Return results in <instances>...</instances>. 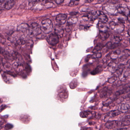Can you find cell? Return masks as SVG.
I'll return each mask as SVG.
<instances>
[{
	"label": "cell",
	"instance_id": "cell-1",
	"mask_svg": "<svg viewBox=\"0 0 130 130\" xmlns=\"http://www.w3.org/2000/svg\"><path fill=\"white\" fill-rule=\"evenodd\" d=\"M130 124V122L127 121H109L106 123L105 126L106 128L109 129H112L118 127L128 125Z\"/></svg>",
	"mask_w": 130,
	"mask_h": 130
},
{
	"label": "cell",
	"instance_id": "cell-2",
	"mask_svg": "<svg viewBox=\"0 0 130 130\" xmlns=\"http://www.w3.org/2000/svg\"><path fill=\"white\" fill-rule=\"evenodd\" d=\"M41 28L42 31L45 34H49L52 31L53 25L52 22L49 19L44 20L42 22Z\"/></svg>",
	"mask_w": 130,
	"mask_h": 130
},
{
	"label": "cell",
	"instance_id": "cell-3",
	"mask_svg": "<svg viewBox=\"0 0 130 130\" xmlns=\"http://www.w3.org/2000/svg\"><path fill=\"white\" fill-rule=\"evenodd\" d=\"M27 32L28 35L31 36H38L41 34V26L36 23H32Z\"/></svg>",
	"mask_w": 130,
	"mask_h": 130
},
{
	"label": "cell",
	"instance_id": "cell-4",
	"mask_svg": "<svg viewBox=\"0 0 130 130\" xmlns=\"http://www.w3.org/2000/svg\"><path fill=\"white\" fill-rule=\"evenodd\" d=\"M109 25L111 29L117 33H121L124 29V26L122 23L111 22L110 23Z\"/></svg>",
	"mask_w": 130,
	"mask_h": 130
},
{
	"label": "cell",
	"instance_id": "cell-5",
	"mask_svg": "<svg viewBox=\"0 0 130 130\" xmlns=\"http://www.w3.org/2000/svg\"><path fill=\"white\" fill-rule=\"evenodd\" d=\"M14 1H0V9H10L14 6Z\"/></svg>",
	"mask_w": 130,
	"mask_h": 130
},
{
	"label": "cell",
	"instance_id": "cell-6",
	"mask_svg": "<svg viewBox=\"0 0 130 130\" xmlns=\"http://www.w3.org/2000/svg\"><path fill=\"white\" fill-rule=\"evenodd\" d=\"M47 41L50 44L55 45L59 42V37L55 33H52L49 35L47 39Z\"/></svg>",
	"mask_w": 130,
	"mask_h": 130
},
{
	"label": "cell",
	"instance_id": "cell-7",
	"mask_svg": "<svg viewBox=\"0 0 130 130\" xmlns=\"http://www.w3.org/2000/svg\"><path fill=\"white\" fill-rule=\"evenodd\" d=\"M96 115V112L92 111H84L81 112L80 116L81 118L91 119L95 118Z\"/></svg>",
	"mask_w": 130,
	"mask_h": 130
},
{
	"label": "cell",
	"instance_id": "cell-8",
	"mask_svg": "<svg viewBox=\"0 0 130 130\" xmlns=\"http://www.w3.org/2000/svg\"><path fill=\"white\" fill-rule=\"evenodd\" d=\"M99 17V12H93L87 13L85 15L84 17L87 18V19L90 21H94V20L98 19Z\"/></svg>",
	"mask_w": 130,
	"mask_h": 130
},
{
	"label": "cell",
	"instance_id": "cell-9",
	"mask_svg": "<svg viewBox=\"0 0 130 130\" xmlns=\"http://www.w3.org/2000/svg\"><path fill=\"white\" fill-rule=\"evenodd\" d=\"M67 15L64 14H60L57 16L56 20L57 22L60 25H63L66 23L67 19Z\"/></svg>",
	"mask_w": 130,
	"mask_h": 130
},
{
	"label": "cell",
	"instance_id": "cell-10",
	"mask_svg": "<svg viewBox=\"0 0 130 130\" xmlns=\"http://www.w3.org/2000/svg\"><path fill=\"white\" fill-rule=\"evenodd\" d=\"M121 113L122 112L119 110H112L106 114L105 116V120L106 118L109 119L110 118L115 117Z\"/></svg>",
	"mask_w": 130,
	"mask_h": 130
},
{
	"label": "cell",
	"instance_id": "cell-11",
	"mask_svg": "<svg viewBox=\"0 0 130 130\" xmlns=\"http://www.w3.org/2000/svg\"><path fill=\"white\" fill-rule=\"evenodd\" d=\"M130 74V68L129 67L128 68L127 70L123 71L120 76H119V79L121 81H124L127 79Z\"/></svg>",
	"mask_w": 130,
	"mask_h": 130
},
{
	"label": "cell",
	"instance_id": "cell-12",
	"mask_svg": "<svg viewBox=\"0 0 130 130\" xmlns=\"http://www.w3.org/2000/svg\"><path fill=\"white\" fill-rule=\"evenodd\" d=\"M55 32V34L58 36V37L62 38L63 35L64 31L62 27L60 25H56L54 28Z\"/></svg>",
	"mask_w": 130,
	"mask_h": 130
},
{
	"label": "cell",
	"instance_id": "cell-13",
	"mask_svg": "<svg viewBox=\"0 0 130 130\" xmlns=\"http://www.w3.org/2000/svg\"><path fill=\"white\" fill-rule=\"evenodd\" d=\"M98 18L100 23L106 24L108 20V17L103 12H99Z\"/></svg>",
	"mask_w": 130,
	"mask_h": 130
},
{
	"label": "cell",
	"instance_id": "cell-14",
	"mask_svg": "<svg viewBox=\"0 0 130 130\" xmlns=\"http://www.w3.org/2000/svg\"><path fill=\"white\" fill-rule=\"evenodd\" d=\"M29 26L27 23H23L17 27L18 31L25 32H27L29 28Z\"/></svg>",
	"mask_w": 130,
	"mask_h": 130
},
{
	"label": "cell",
	"instance_id": "cell-15",
	"mask_svg": "<svg viewBox=\"0 0 130 130\" xmlns=\"http://www.w3.org/2000/svg\"><path fill=\"white\" fill-rule=\"evenodd\" d=\"M58 97L61 101L66 100L68 97V92L66 90H63L58 93Z\"/></svg>",
	"mask_w": 130,
	"mask_h": 130
},
{
	"label": "cell",
	"instance_id": "cell-16",
	"mask_svg": "<svg viewBox=\"0 0 130 130\" xmlns=\"http://www.w3.org/2000/svg\"><path fill=\"white\" fill-rule=\"evenodd\" d=\"M111 94V91L108 88H105L103 90L100 94V97L101 98H106L109 96Z\"/></svg>",
	"mask_w": 130,
	"mask_h": 130
},
{
	"label": "cell",
	"instance_id": "cell-17",
	"mask_svg": "<svg viewBox=\"0 0 130 130\" xmlns=\"http://www.w3.org/2000/svg\"><path fill=\"white\" fill-rule=\"evenodd\" d=\"M108 69L111 73H115L118 69V66L116 63L111 62L108 64Z\"/></svg>",
	"mask_w": 130,
	"mask_h": 130
},
{
	"label": "cell",
	"instance_id": "cell-18",
	"mask_svg": "<svg viewBox=\"0 0 130 130\" xmlns=\"http://www.w3.org/2000/svg\"><path fill=\"white\" fill-rule=\"evenodd\" d=\"M13 67L15 70L18 72H21L24 70L23 65L19 62H15L13 63Z\"/></svg>",
	"mask_w": 130,
	"mask_h": 130
},
{
	"label": "cell",
	"instance_id": "cell-19",
	"mask_svg": "<svg viewBox=\"0 0 130 130\" xmlns=\"http://www.w3.org/2000/svg\"><path fill=\"white\" fill-rule=\"evenodd\" d=\"M130 90V86H125L124 88L121 90H119L117 91L115 93L116 96H119L120 95H122V94H124V93H127L129 92Z\"/></svg>",
	"mask_w": 130,
	"mask_h": 130
},
{
	"label": "cell",
	"instance_id": "cell-20",
	"mask_svg": "<svg viewBox=\"0 0 130 130\" xmlns=\"http://www.w3.org/2000/svg\"><path fill=\"white\" fill-rule=\"evenodd\" d=\"M130 108V106L129 104H127V103H123L120 106L119 108V111L121 112H127V111L129 110Z\"/></svg>",
	"mask_w": 130,
	"mask_h": 130
},
{
	"label": "cell",
	"instance_id": "cell-21",
	"mask_svg": "<svg viewBox=\"0 0 130 130\" xmlns=\"http://www.w3.org/2000/svg\"><path fill=\"white\" fill-rule=\"evenodd\" d=\"M99 28L100 32H108L109 29L108 27L106 25V24L101 23L100 22L99 24Z\"/></svg>",
	"mask_w": 130,
	"mask_h": 130
},
{
	"label": "cell",
	"instance_id": "cell-22",
	"mask_svg": "<svg viewBox=\"0 0 130 130\" xmlns=\"http://www.w3.org/2000/svg\"><path fill=\"white\" fill-rule=\"evenodd\" d=\"M121 54V51L119 50H116L112 52L110 55V57L112 60L117 59L119 55Z\"/></svg>",
	"mask_w": 130,
	"mask_h": 130
},
{
	"label": "cell",
	"instance_id": "cell-23",
	"mask_svg": "<svg viewBox=\"0 0 130 130\" xmlns=\"http://www.w3.org/2000/svg\"><path fill=\"white\" fill-rule=\"evenodd\" d=\"M118 11L121 14H123L124 16H127V17L129 15V11H127V9L124 7H120L118 9Z\"/></svg>",
	"mask_w": 130,
	"mask_h": 130
},
{
	"label": "cell",
	"instance_id": "cell-24",
	"mask_svg": "<svg viewBox=\"0 0 130 130\" xmlns=\"http://www.w3.org/2000/svg\"><path fill=\"white\" fill-rule=\"evenodd\" d=\"M100 38L102 40L105 41L109 37V34L108 32H100Z\"/></svg>",
	"mask_w": 130,
	"mask_h": 130
},
{
	"label": "cell",
	"instance_id": "cell-25",
	"mask_svg": "<svg viewBox=\"0 0 130 130\" xmlns=\"http://www.w3.org/2000/svg\"><path fill=\"white\" fill-rule=\"evenodd\" d=\"M77 21V19L76 17H70L68 20V24L71 25L76 23Z\"/></svg>",
	"mask_w": 130,
	"mask_h": 130
},
{
	"label": "cell",
	"instance_id": "cell-26",
	"mask_svg": "<svg viewBox=\"0 0 130 130\" xmlns=\"http://www.w3.org/2000/svg\"><path fill=\"white\" fill-rule=\"evenodd\" d=\"M102 68L101 66H99L96 68V69L94 71L91 73L92 75H95L99 73L100 72H102Z\"/></svg>",
	"mask_w": 130,
	"mask_h": 130
},
{
	"label": "cell",
	"instance_id": "cell-27",
	"mask_svg": "<svg viewBox=\"0 0 130 130\" xmlns=\"http://www.w3.org/2000/svg\"><path fill=\"white\" fill-rule=\"evenodd\" d=\"M118 44H113L111 42H108L106 44V46L109 49H113L118 47Z\"/></svg>",
	"mask_w": 130,
	"mask_h": 130
},
{
	"label": "cell",
	"instance_id": "cell-28",
	"mask_svg": "<svg viewBox=\"0 0 130 130\" xmlns=\"http://www.w3.org/2000/svg\"><path fill=\"white\" fill-rule=\"evenodd\" d=\"M103 47V45L102 44H98V45H96L95 47L94 48L93 52H94V53H95V52H98L100 50H102Z\"/></svg>",
	"mask_w": 130,
	"mask_h": 130
},
{
	"label": "cell",
	"instance_id": "cell-29",
	"mask_svg": "<svg viewBox=\"0 0 130 130\" xmlns=\"http://www.w3.org/2000/svg\"><path fill=\"white\" fill-rule=\"evenodd\" d=\"M121 41V38L120 37L118 36H114L113 41L114 43L115 44H118Z\"/></svg>",
	"mask_w": 130,
	"mask_h": 130
},
{
	"label": "cell",
	"instance_id": "cell-30",
	"mask_svg": "<svg viewBox=\"0 0 130 130\" xmlns=\"http://www.w3.org/2000/svg\"><path fill=\"white\" fill-rule=\"evenodd\" d=\"M92 57L94 58H100L102 57V54H101L100 52H95L93 54V55Z\"/></svg>",
	"mask_w": 130,
	"mask_h": 130
},
{
	"label": "cell",
	"instance_id": "cell-31",
	"mask_svg": "<svg viewBox=\"0 0 130 130\" xmlns=\"http://www.w3.org/2000/svg\"><path fill=\"white\" fill-rule=\"evenodd\" d=\"M79 1H71L69 4V6L70 7H73L74 6H76L79 4Z\"/></svg>",
	"mask_w": 130,
	"mask_h": 130
},
{
	"label": "cell",
	"instance_id": "cell-32",
	"mask_svg": "<svg viewBox=\"0 0 130 130\" xmlns=\"http://www.w3.org/2000/svg\"><path fill=\"white\" fill-rule=\"evenodd\" d=\"M117 77L114 76L112 77L111 78H109L108 80V82L109 83H114L117 80Z\"/></svg>",
	"mask_w": 130,
	"mask_h": 130
},
{
	"label": "cell",
	"instance_id": "cell-33",
	"mask_svg": "<svg viewBox=\"0 0 130 130\" xmlns=\"http://www.w3.org/2000/svg\"><path fill=\"white\" fill-rule=\"evenodd\" d=\"M115 98H109L107 100L105 103V105H109V104H111L112 102V101L114 100V99H115Z\"/></svg>",
	"mask_w": 130,
	"mask_h": 130
},
{
	"label": "cell",
	"instance_id": "cell-34",
	"mask_svg": "<svg viewBox=\"0 0 130 130\" xmlns=\"http://www.w3.org/2000/svg\"><path fill=\"white\" fill-rule=\"evenodd\" d=\"M123 52H124L123 53L124 54V55H125V56H126V57H128L130 56V51L129 50H125Z\"/></svg>",
	"mask_w": 130,
	"mask_h": 130
},
{
	"label": "cell",
	"instance_id": "cell-35",
	"mask_svg": "<svg viewBox=\"0 0 130 130\" xmlns=\"http://www.w3.org/2000/svg\"><path fill=\"white\" fill-rule=\"evenodd\" d=\"M13 127V125L10 124H7L5 126V128L7 129H10Z\"/></svg>",
	"mask_w": 130,
	"mask_h": 130
},
{
	"label": "cell",
	"instance_id": "cell-36",
	"mask_svg": "<svg viewBox=\"0 0 130 130\" xmlns=\"http://www.w3.org/2000/svg\"><path fill=\"white\" fill-rule=\"evenodd\" d=\"M114 130H127L126 128H117Z\"/></svg>",
	"mask_w": 130,
	"mask_h": 130
},
{
	"label": "cell",
	"instance_id": "cell-37",
	"mask_svg": "<svg viewBox=\"0 0 130 130\" xmlns=\"http://www.w3.org/2000/svg\"><path fill=\"white\" fill-rule=\"evenodd\" d=\"M77 12H71L70 13V15H71L72 16H74L75 15H76L77 14Z\"/></svg>",
	"mask_w": 130,
	"mask_h": 130
},
{
	"label": "cell",
	"instance_id": "cell-38",
	"mask_svg": "<svg viewBox=\"0 0 130 130\" xmlns=\"http://www.w3.org/2000/svg\"><path fill=\"white\" fill-rule=\"evenodd\" d=\"M64 2L63 1H56V3L57 4H60Z\"/></svg>",
	"mask_w": 130,
	"mask_h": 130
},
{
	"label": "cell",
	"instance_id": "cell-39",
	"mask_svg": "<svg viewBox=\"0 0 130 130\" xmlns=\"http://www.w3.org/2000/svg\"><path fill=\"white\" fill-rule=\"evenodd\" d=\"M92 129L91 128H87V129L86 130H92Z\"/></svg>",
	"mask_w": 130,
	"mask_h": 130
},
{
	"label": "cell",
	"instance_id": "cell-40",
	"mask_svg": "<svg viewBox=\"0 0 130 130\" xmlns=\"http://www.w3.org/2000/svg\"><path fill=\"white\" fill-rule=\"evenodd\" d=\"M2 127V125L0 123V128H1Z\"/></svg>",
	"mask_w": 130,
	"mask_h": 130
},
{
	"label": "cell",
	"instance_id": "cell-41",
	"mask_svg": "<svg viewBox=\"0 0 130 130\" xmlns=\"http://www.w3.org/2000/svg\"><path fill=\"white\" fill-rule=\"evenodd\" d=\"M1 103V99H0V103Z\"/></svg>",
	"mask_w": 130,
	"mask_h": 130
}]
</instances>
